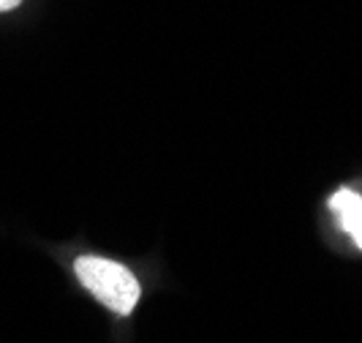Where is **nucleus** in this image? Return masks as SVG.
<instances>
[{"instance_id":"nucleus-1","label":"nucleus","mask_w":362,"mask_h":343,"mask_svg":"<svg viewBox=\"0 0 362 343\" xmlns=\"http://www.w3.org/2000/svg\"><path fill=\"white\" fill-rule=\"evenodd\" d=\"M74 270H76V278L82 281V286L90 291L98 303H104L109 310H115L120 316H128L139 303L142 286L126 264L109 262L101 256H79Z\"/></svg>"},{"instance_id":"nucleus-2","label":"nucleus","mask_w":362,"mask_h":343,"mask_svg":"<svg viewBox=\"0 0 362 343\" xmlns=\"http://www.w3.org/2000/svg\"><path fill=\"white\" fill-rule=\"evenodd\" d=\"M329 207H332V213H338L341 226H344L349 235L354 237L357 248H362V199L357 197L354 191L341 188V191H335V194H332Z\"/></svg>"},{"instance_id":"nucleus-3","label":"nucleus","mask_w":362,"mask_h":343,"mask_svg":"<svg viewBox=\"0 0 362 343\" xmlns=\"http://www.w3.org/2000/svg\"><path fill=\"white\" fill-rule=\"evenodd\" d=\"M22 0H0V11H11V8H17Z\"/></svg>"}]
</instances>
